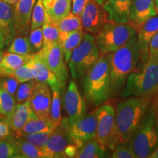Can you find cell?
I'll return each instance as SVG.
<instances>
[{
  "label": "cell",
  "instance_id": "31",
  "mask_svg": "<svg viewBox=\"0 0 158 158\" xmlns=\"http://www.w3.org/2000/svg\"><path fill=\"white\" fill-rule=\"evenodd\" d=\"M62 88L52 91V101H51L50 118L54 124V127H57L62 122L61 107H62V99H61V90Z\"/></svg>",
  "mask_w": 158,
  "mask_h": 158
},
{
  "label": "cell",
  "instance_id": "19",
  "mask_svg": "<svg viewBox=\"0 0 158 158\" xmlns=\"http://www.w3.org/2000/svg\"><path fill=\"white\" fill-rule=\"evenodd\" d=\"M33 73L37 82L44 83L49 85L51 91L61 89V85L56 75L49 69L46 64L39 59L35 54H33L31 59Z\"/></svg>",
  "mask_w": 158,
  "mask_h": 158
},
{
  "label": "cell",
  "instance_id": "39",
  "mask_svg": "<svg viewBox=\"0 0 158 158\" xmlns=\"http://www.w3.org/2000/svg\"><path fill=\"white\" fill-rule=\"evenodd\" d=\"M52 132L27 134V135H24L22 138H24L27 141L30 142L31 143L34 144L36 147L43 148L48 143Z\"/></svg>",
  "mask_w": 158,
  "mask_h": 158
},
{
  "label": "cell",
  "instance_id": "34",
  "mask_svg": "<svg viewBox=\"0 0 158 158\" xmlns=\"http://www.w3.org/2000/svg\"><path fill=\"white\" fill-rule=\"evenodd\" d=\"M31 60L29 62H27V64L23 65L22 67L13 71L8 76L15 78L19 84H22V83L35 79V76L34 73H33L32 64H31Z\"/></svg>",
  "mask_w": 158,
  "mask_h": 158
},
{
  "label": "cell",
  "instance_id": "25",
  "mask_svg": "<svg viewBox=\"0 0 158 158\" xmlns=\"http://www.w3.org/2000/svg\"><path fill=\"white\" fill-rule=\"evenodd\" d=\"M84 33L83 29L74 31L68 35H60V43L62 44L64 60L67 64H68L73 51L81 43Z\"/></svg>",
  "mask_w": 158,
  "mask_h": 158
},
{
  "label": "cell",
  "instance_id": "37",
  "mask_svg": "<svg viewBox=\"0 0 158 158\" xmlns=\"http://www.w3.org/2000/svg\"><path fill=\"white\" fill-rule=\"evenodd\" d=\"M112 152L110 157L113 158H137L130 141L118 143Z\"/></svg>",
  "mask_w": 158,
  "mask_h": 158
},
{
  "label": "cell",
  "instance_id": "16",
  "mask_svg": "<svg viewBox=\"0 0 158 158\" xmlns=\"http://www.w3.org/2000/svg\"><path fill=\"white\" fill-rule=\"evenodd\" d=\"M36 2L37 0H19L13 5L15 37L29 35L31 14Z\"/></svg>",
  "mask_w": 158,
  "mask_h": 158
},
{
  "label": "cell",
  "instance_id": "36",
  "mask_svg": "<svg viewBox=\"0 0 158 158\" xmlns=\"http://www.w3.org/2000/svg\"><path fill=\"white\" fill-rule=\"evenodd\" d=\"M13 138L0 141V158H20Z\"/></svg>",
  "mask_w": 158,
  "mask_h": 158
},
{
  "label": "cell",
  "instance_id": "27",
  "mask_svg": "<svg viewBox=\"0 0 158 158\" xmlns=\"http://www.w3.org/2000/svg\"><path fill=\"white\" fill-rule=\"evenodd\" d=\"M106 150L97 141L96 138L91 140L79 148L76 157L77 158H100L107 157Z\"/></svg>",
  "mask_w": 158,
  "mask_h": 158
},
{
  "label": "cell",
  "instance_id": "48",
  "mask_svg": "<svg viewBox=\"0 0 158 158\" xmlns=\"http://www.w3.org/2000/svg\"><path fill=\"white\" fill-rule=\"evenodd\" d=\"M95 1H96L98 3L100 4V5L102 6V5H104V3H105V2H106V0H95Z\"/></svg>",
  "mask_w": 158,
  "mask_h": 158
},
{
  "label": "cell",
  "instance_id": "21",
  "mask_svg": "<svg viewBox=\"0 0 158 158\" xmlns=\"http://www.w3.org/2000/svg\"><path fill=\"white\" fill-rule=\"evenodd\" d=\"M34 113L29 100L23 103H17L14 114L10 118L5 120L10 127L13 135L21 131L28 122L30 116Z\"/></svg>",
  "mask_w": 158,
  "mask_h": 158
},
{
  "label": "cell",
  "instance_id": "9",
  "mask_svg": "<svg viewBox=\"0 0 158 158\" xmlns=\"http://www.w3.org/2000/svg\"><path fill=\"white\" fill-rule=\"evenodd\" d=\"M98 116L96 139L107 151H113L119 143L116 124V111L113 106L102 104L96 109Z\"/></svg>",
  "mask_w": 158,
  "mask_h": 158
},
{
  "label": "cell",
  "instance_id": "33",
  "mask_svg": "<svg viewBox=\"0 0 158 158\" xmlns=\"http://www.w3.org/2000/svg\"><path fill=\"white\" fill-rule=\"evenodd\" d=\"M45 18L46 12L43 3V0H37L31 14L30 31L42 27L45 21Z\"/></svg>",
  "mask_w": 158,
  "mask_h": 158
},
{
  "label": "cell",
  "instance_id": "2",
  "mask_svg": "<svg viewBox=\"0 0 158 158\" xmlns=\"http://www.w3.org/2000/svg\"><path fill=\"white\" fill-rule=\"evenodd\" d=\"M83 94L89 103L101 106L110 96V73L108 54H100L95 64L83 78Z\"/></svg>",
  "mask_w": 158,
  "mask_h": 158
},
{
  "label": "cell",
  "instance_id": "24",
  "mask_svg": "<svg viewBox=\"0 0 158 158\" xmlns=\"http://www.w3.org/2000/svg\"><path fill=\"white\" fill-rule=\"evenodd\" d=\"M33 54L21 55L15 53L5 51L4 53L2 62V71L3 76H9L16 69L21 68L23 65L27 64L32 59Z\"/></svg>",
  "mask_w": 158,
  "mask_h": 158
},
{
  "label": "cell",
  "instance_id": "20",
  "mask_svg": "<svg viewBox=\"0 0 158 158\" xmlns=\"http://www.w3.org/2000/svg\"><path fill=\"white\" fill-rule=\"evenodd\" d=\"M54 128L50 118L40 117L34 113L30 116L28 122L21 130V131L14 134L13 137L19 138H22L27 134L52 132Z\"/></svg>",
  "mask_w": 158,
  "mask_h": 158
},
{
  "label": "cell",
  "instance_id": "12",
  "mask_svg": "<svg viewBox=\"0 0 158 158\" xmlns=\"http://www.w3.org/2000/svg\"><path fill=\"white\" fill-rule=\"evenodd\" d=\"M64 108L70 124L84 118L86 114V106L75 80L71 81L64 96Z\"/></svg>",
  "mask_w": 158,
  "mask_h": 158
},
{
  "label": "cell",
  "instance_id": "49",
  "mask_svg": "<svg viewBox=\"0 0 158 158\" xmlns=\"http://www.w3.org/2000/svg\"><path fill=\"white\" fill-rule=\"evenodd\" d=\"M154 2H155V5L156 10H157V14H158V0H154Z\"/></svg>",
  "mask_w": 158,
  "mask_h": 158
},
{
  "label": "cell",
  "instance_id": "1",
  "mask_svg": "<svg viewBox=\"0 0 158 158\" xmlns=\"http://www.w3.org/2000/svg\"><path fill=\"white\" fill-rule=\"evenodd\" d=\"M110 73V96L116 98L125 85L128 76L134 72L140 62V48L137 36L123 46L108 54Z\"/></svg>",
  "mask_w": 158,
  "mask_h": 158
},
{
  "label": "cell",
  "instance_id": "43",
  "mask_svg": "<svg viewBox=\"0 0 158 158\" xmlns=\"http://www.w3.org/2000/svg\"><path fill=\"white\" fill-rule=\"evenodd\" d=\"M149 59H158V32L155 35L150 43Z\"/></svg>",
  "mask_w": 158,
  "mask_h": 158
},
{
  "label": "cell",
  "instance_id": "6",
  "mask_svg": "<svg viewBox=\"0 0 158 158\" xmlns=\"http://www.w3.org/2000/svg\"><path fill=\"white\" fill-rule=\"evenodd\" d=\"M138 29L128 23L108 21L94 35L100 54L114 52L137 35Z\"/></svg>",
  "mask_w": 158,
  "mask_h": 158
},
{
  "label": "cell",
  "instance_id": "5",
  "mask_svg": "<svg viewBox=\"0 0 158 158\" xmlns=\"http://www.w3.org/2000/svg\"><path fill=\"white\" fill-rule=\"evenodd\" d=\"M130 142L137 158H149L155 152L158 146V120L155 105H150Z\"/></svg>",
  "mask_w": 158,
  "mask_h": 158
},
{
  "label": "cell",
  "instance_id": "35",
  "mask_svg": "<svg viewBox=\"0 0 158 158\" xmlns=\"http://www.w3.org/2000/svg\"><path fill=\"white\" fill-rule=\"evenodd\" d=\"M36 83L37 81L35 79H32L19 85L15 96L17 103H23L29 101Z\"/></svg>",
  "mask_w": 158,
  "mask_h": 158
},
{
  "label": "cell",
  "instance_id": "50",
  "mask_svg": "<svg viewBox=\"0 0 158 158\" xmlns=\"http://www.w3.org/2000/svg\"><path fill=\"white\" fill-rule=\"evenodd\" d=\"M157 120H158V105L157 106Z\"/></svg>",
  "mask_w": 158,
  "mask_h": 158
},
{
  "label": "cell",
  "instance_id": "13",
  "mask_svg": "<svg viewBox=\"0 0 158 158\" xmlns=\"http://www.w3.org/2000/svg\"><path fill=\"white\" fill-rule=\"evenodd\" d=\"M81 17L84 30L93 35L108 21V13L95 0H89Z\"/></svg>",
  "mask_w": 158,
  "mask_h": 158
},
{
  "label": "cell",
  "instance_id": "32",
  "mask_svg": "<svg viewBox=\"0 0 158 158\" xmlns=\"http://www.w3.org/2000/svg\"><path fill=\"white\" fill-rule=\"evenodd\" d=\"M28 35L15 37L10 44L8 45L7 51L21 55H29L32 54L31 51Z\"/></svg>",
  "mask_w": 158,
  "mask_h": 158
},
{
  "label": "cell",
  "instance_id": "11",
  "mask_svg": "<svg viewBox=\"0 0 158 158\" xmlns=\"http://www.w3.org/2000/svg\"><path fill=\"white\" fill-rule=\"evenodd\" d=\"M98 127V116L96 110L86 115L81 119L73 124H69V132L71 139L77 147L96 138Z\"/></svg>",
  "mask_w": 158,
  "mask_h": 158
},
{
  "label": "cell",
  "instance_id": "4",
  "mask_svg": "<svg viewBox=\"0 0 158 158\" xmlns=\"http://www.w3.org/2000/svg\"><path fill=\"white\" fill-rule=\"evenodd\" d=\"M158 94V59H149L143 68L128 76L119 97L149 98Z\"/></svg>",
  "mask_w": 158,
  "mask_h": 158
},
{
  "label": "cell",
  "instance_id": "41",
  "mask_svg": "<svg viewBox=\"0 0 158 158\" xmlns=\"http://www.w3.org/2000/svg\"><path fill=\"white\" fill-rule=\"evenodd\" d=\"M13 137V133L5 119L0 120V141Z\"/></svg>",
  "mask_w": 158,
  "mask_h": 158
},
{
  "label": "cell",
  "instance_id": "44",
  "mask_svg": "<svg viewBox=\"0 0 158 158\" xmlns=\"http://www.w3.org/2000/svg\"><path fill=\"white\" fill-rule=\"evenodd\" d=\"M8 45L9 43L8 40H7V36H6V34L3 28L0 25V49L3 50V49H5Z\"/></svg>",
  "mask_w": 158,
  "mask_h": 158
},
{
  "label": "cell",
  "instance_id": "38",
  "mask_svg": "<svg viewBox=\"0 0 158 158\" xmlns=\"http://www.w3.org/2000/svg\"><path fill=\"white\" fill-rule=\"evenodd\" d=\"M29 41L30 44L31 51L32 54L37 53L41 50L43 45V35L42 27L33 29L29 31Z\"/></svg>",
  "mask_w": 158,
  "mask_h": 158
},
{
  "label": "cell",
  "instance_id": "23",
  "mask_svg": "<svg viewBox=\"0 0 158 158\" xmlns=\"http://www.w3.org/2000/svg\"><path fill=\"white\" fill-rule=\"evenodd\" d=\"M0 25L5 31L9 45L15 37L13 5L0 0Z\"/></svg>",
  "mask_w": 158,
  "mask_h": 158
},
{
  "label": "cell",
  "instance_id": "30",
  "mask_svg": "<svg viewBox=\"0 0 158 158\" xmlns=\"http://www.w3.org/2000/svg\"><path fill=\"white\" fill-rule=\"evenodd\" d=\"M16 100L12 94L0 86V114L7 120L14 114L16 108Z\"/></svg>",
  "mask_w": 158,
  "mask_h": 158
},
{
  "label": "cell",
  "instance_id": "14",
  "mask_svg": "<svg viewBox=\"0 0 158 158\" xmlns=\"http://www.w3.org/2000/svg\"><path fill=\"white\" fill-rule=\"evenodd\" d=\"M158 32V14L144 22L137 31L138 43L140 48V62L138 68H143L149 60V48L152 40Z\"/></svg>",
  "mask_w": 158,
  "mask_h": 158
},
{
  "label": "cell",
  "instance_id": "29",
  "mask_svg": "<svg viewBox=\"0 0 158 158\" xmlns=\"http://www.w3.org/2000/svg\"><path fill=\"white\" fill-rule=\"evenodd\" d=\"M43 35V47L50 46L60 43V31L57 26L46 15L45 21L42 27Z\"/></svg>",
  "mask_w": 158,
  "mask_h": 158
},
{
  "label": "cell",
  "instance_id": "7",
  "mask_svg": "<svg viewBox=\"0 0 158 158\" xmlns=\"http://www.w3.org/2000/svg\"><path fill=\"white\" fill-rule=\"evenodd\" d=\"M100 56L94 35L85 32L81 43L73 51L68 63L73 79L76 81L84 78Z\"/></svg>",
  "mask_w": 158,
  "mask_h": 158
},
{
  "label": "cell",
  "instance_id": "45",
  "mask_svg": "<svg viewBox=\"0 0 158 158\" xmlns=\"http://www.w3.org/2000/svg\"><path fill=\"white\" fill-rule=\"evenodd\" d=\"M3 55L4 53L2 51L1 49H0V78L2 77H3V73H2V59H3Z\"/></svg>",
  "mask_w": 158,
  "mask_h": 158
},
{
  "label": "cell",
  "instance_id": "10",
  "mask_svg": "<svg viewBox=\"0 0 158 158\" xmlns=\"http://www.w3.org/2000/svg\"><path fill=\"white\" fill-rule=\"evenodd\" d=\"M35 55L56 75L61 87L64 89L68 82V70L61 43L43 47L40 51L35 53Z\"/></svg>",
  "mask_w": 158,
  "mask_h": 158
},
{
  "label": "cell",
  "instance_id": "42",
  "mask_svg": "<svg viewBox=\"0 0 158 158\" xmlns=\"http://www.w3.org/2000/svg\"><path fill=\"white\" fill-rule=\"evenodd\" d=\"M89 0H72V13L81 16Z\"/></svg>",
  "mask_w": 158,
  "mask_h": 158
},
{
  "label": "cell",
  "instance_id": "17",
  "mask_svg": "<svg viewBox=\"0 0 158 158\" xmlns=\"http://www.w3.org/2000/svg\"><path fill=\"white\" fill-rule=\"evenodd\" d=\"M156 15L157 12L154 0H132L130 23L137 29Z\"/></svg>",
  "mask_w": 158,
  "mask_h": 158
},
{
  "label": "cell",
  "instance_id": "40",
  "mask_svg": "<svg viewBox=\"0 0 158 158\" xmlns=\"http://www.w3.org/2000/svg\"><path fill=\"white\" fill-rule=\"evenodd\" d=\"M19 83L15 78L5 76L0 78V86L15 98Z\"/></svg>",
  "mask_w": 158,
  "mask_h": 158
},
{
  "label": "cell",
  "instance_id": "46",
  "mask_svg": "<svg viewBox=\"0 0 158 158\" xmlns=\"http://www.w3.org/2000/svg\"><path fill=\"white\" fill-rule=\"evenodd\" d=\"M149 158H158V146L156 148V149L155 150V152L150 155V157Z\"/></svg>",
  "mask_w": 158,
  "mask_h": 158
},
{
  "label": "cell",
  "instance_id": "8",
  "mask_svg": "<svg viewBox=\"0 0 158 158\" xmlns=\"http://www.w3.org/2000/svg\"><path fill=\"white\" fill-rule=\"evenodd\" d=\"M69 124L68 118H64L54 128L48 143L42 148L44 158L76 157L78 148L71 139Z\"/></svg>",
  "mask_w": 158,
  "mask_h": 158
},
{
  "label": "cell",
  "instance_id": "22",
  "mask_svg": "<svg viewBox=\"0 0 158 158\" xmlns=\"http://www.w3.org/2000/svg\"><path fill=\"white\" fill-rule=\"evenodd\" d=\"M46 15L55 23L70 14L72 0H43Z\"/></svg>",
  "mask_w": 158,
  "mask_h": 158
},
{
  "label": "cell",
  "instance_id": "26",
  "mask_svg": "<svg viewBox=\"0 0 158 158\" xmlns=\"http://www.w3.org/2000/svg\"><path fill=\"white\" fill-rule=\"evenodd\" d=\"M13 141L16 146L19 152L20 158H44L42 148L31 143L24 138H13Z\"/></svg>",
  "mask_w": 158,
  "mask_h": 158
},
{
  "label": "cell",
  "instance_id": "18",
  "mask_svg": "<svg viewBox=\"0 0 158 158\" xmlns=\"http://www.w3.org/2000/svg\"><path fill=\"white\" fill-rule=\"evenodd\" d=\"M132 0H106L102 7L108 15V20L114 22H130Z\"/></svg>",
  "mask_w": 158,
  "mask_h": 158
},
{
  "label": "cell",
  "instance_id": "15",
  "mask_svg": "<svg viewBox=\"0 0 158 158\" xmlns=\"http://www.w3.org/2000/svg\"><path fill=\"white\" fill-rule=\"evenodd\" d=\"M49 85L37 82L29 99L33 111L40 117L50 118L52 92Z\"/></svg>",
  "mask_w": 158,
  "mask_h": 158
},
{
  "label": "cell",
  "instance_id": "28",
  "mask_svg": "<svg viewBox=\"0 0 158 158\" xmlns=\"http://www.w3.org/2000/svg\"><path fill=\"white\" fill-rule=\"evenodd\" d=\"M57 26L60 31V34H69L73 31L83 29L81 17L70 13L66 16L62 18L54 23Z\"/></svg>",
  "mask_w": 158,
  "mask_h": 158
},
{
  "label": "cell",
  "instance_id": "47",
  "mask_svg": "<svg viewBox=\"0 0 158 158\" xmlns=\"http://www.w3.org/2000/svg\"><path fill=\"white\" fill-rule=\"evenodd\" d=\"M2 1H5L6 2L12 5H14L15 3H17L19 0H2Z\"/></svg>",
  "mask_w": 158,
  "mask_h": 158
},
{
  "label": "cell",
  "instance_id": "3",
  "mask_svg": "<svg viewBox=\"0 0 158 158\" xmlns=\"http://www.w3.org/2000/svg\"><path fill=\"white\" fill-rule=\"evenodd\" d=\"M152 104V98L130 97L116 106V124L120 143L130 141Z\"/></svg>",
  "mask_w": 158,
  "mask_h": 158
}]
</instances>
